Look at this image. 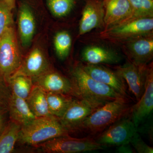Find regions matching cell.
Masks as SVG:
<instances>
[{"mask_svg":"<svg viewBox=\"0 0 153 153\" xmlns=\"http://www.w3.org/2000/svg\"><path fill=\"white\" fill-rule=\"evenodd\" d=\"M71 75V81L79 98L89 102L97 108L108 102L127 99L108 85L94 79L83 70L80 63L72 68Z\"/></svg>","mask_w":153,"mask_h":153,"instance_id":"obj_1","label":"cell"},{"mask_svg":"<svg viewBox=\"0 0 153 153\" xmlns=\"http://www.w3.org/2000/svg\"><path fill=\"white\" fill-rule=\"evenodd\" d=\"M126 98L108 102L95 110L85 118L78 130L95 134L104 130L108 126L124 117L131 108Z\"/></svg>","mask_w":153,"mask_h":153,"instance_id":"obj_2","label":"cell"},{"mask_svg":"<svg viewBox=\"0 0 153 153\" xmlns=\"http://www.w3.org/2000/svg\"><path fill=\"white\" fill-rule=\"evenodd\" d=\"M68 135L57 118L54 116L36 117L22 126L19 140L22 144L35 146L57 137Z\"/></svg>","mask_w":153,"mask_h":153,"instance_id":"obj_3","label":"cell"},{"mask_svg":"<svg viewBox=\"0 0 153 153\" xmlns=\"http://www.w3.org/2000/svg\"><path fill=\"white\" fill-rule=\"evenodd\" d=\"M153 17L136 19L102 30L98 38L102 41L121 45L138 36L153 33Z\"/></svg>","mask_w":153,"mask_h":153,"instance_id":"obj_4","label":"cell"},{"mask_svg":"<svg viewBox=\"0 0 153 153\" xmlns=\"http://www.w3.org/2000/svg\"><path fill=\"white\" fill-rule=\"evenodd\" d=\"M22 60L13 25L0 38V75L8 84L9 79L19 69Z\"/></svg>","mask_w":153,"mask_h":153,"instance_id":"obj_5","label":"cell"},{"mask_svg":"<svg viewBox=\"0 0 153 153\" xmlns=\"http://www.w3.org/2000/svg\"><path fill=\"white\" fill-rule=\"evenodd\" d=\"M44 153H77L103 149L105 147L90 137L76 138L68 135L57 137L35 146Z\"/></svg>","mask_w":153,"mask_h":153,"instance_id":"obj_6","label":"cell"},{"mask_svg":"<svg viewBox=\"0 0 153 153\" xmlns=\"http://www.w3.org/2000/svg\"><path fill=\"white\" fill-rule=\"evenodd\" d=\"M137 129L131 117L122 118L114 123L96 139V142L104 147L130 144Z\"/></svg>","mask_w":153,"mask_h":153,"instance_id":"obj_7","label":"cell"},{"mask_svg":"<svg viewBox=\"0 0 153 153\" xmlns=\"http://www.w3.org/2000/svg\"><path fill=\"white\" fill-rule=\"evenodd\" d=\"M128 61L137 66H144L153 57V33L136 37L121 44Z\"/></svg>","mask_w":153,"mask_h":153,"instance_id":"obj_8","label":"cell"},{"mask_svg":"<svg viewBox=\"0 0 153 153\" xmlns=\"http://www.w3.org/2000/svg\"><path fill=\"white\" fill-rule=\"evenodd\" d=\"M153 63L147 65L145 74V90L136 104L130 110L131 118L137 128L153 112Z\"/></svg>","mask_w":153,"mask_h":153,"instance_id":"obj_9","label":"cell"},{"mask_svg":"<svg viewBox=\"0 0 153 153\" xmlns=\"http://www.w3.org/2000/svg\"><path fill=\"white\" fill-rule=\"evenodd\" d=\"M32 80L34 85L46 92L62 94L80 99L71 80L52 69H49Z\"/></svg>","mask_w":153,"mask_h":153,"instance_id":"obj_10","label":"cell"},{"mask_svg":"<svg viewBox=\"0 0 153 153\" xmlns=\"http://www.w3.org/2000/svg\"><path fill=\"white\" fill-rule=\"evenodd\" d=\"M97 108L85 100L74 98L61 117L62 126L68 132L78 130L85 118Z\"/></svg>","mask_w":153,"mask_h":153,"instance_id":"obj_11","label":"cell"},{"mask_svg":"<svg viewBox=\"0 0 153 153\" xmlns=\"http://www.w3.org/2000/svg\"><path fill=\"white\" fill-rule=\"evenodd\" d=\"M87 74L94 79L111 87L117 93L128 99L125 82L115 71H113L102 64L80 63Z\"/></svg>","mask_w":153,"mask_h":153,"instance_id":"obj_12","label":"cell"},{"mask_svg":"<svg viewBox=\"0 0 153 153\" xmlns=\"http://www.w3.org/2000/svg\"><path fill=\"white\" fill-rule=\"evenodd\" d=\"M147 65L137 66L129 61L114 67L115 71L128 85L129 90L139 101L145 90V74Z\"/></svg>","mask_w":153,"mask_h":153,"instance_id":"obj_13","label":"cell"},{"mask_svg":"<svg viewBox=\"0 0 153 153\" xmlns=\"http://www.w3.org/2000/svg\"><path fill=\"white\" fill-rule=\"evenodd\" d=\"M104 10L102 0H86L79 22V35L82 36L96 28L103 29Z\"/></svg>","mask_w":153,"mask_h":153,"instance_id":"obj_14","label":"cell"},{"mask_svg":"<svg viewBox=\"0 0 153 153\" xmlns=\"http://www.w3.org/2000/svg\"><path fill=\"white\" fill-rule=\"evenodd\" d=\"M104 10L103 30L124 22L132 9L128 0H103Z\"/></svg>","mask_w":153,"mask_h":153,"instance_id":"obj_15","label":"cell"},{"mask_svg":"<svg viewBox=\"0 0 153 153\" xmlns=\"http://www.w3.org/2000/svg\"><path fill=\"white\" fill-rule=\"evenodd\" d=\"M49 69V63L44 53L41 49L36 48L22 60L19 69L12 76L22 75L33 79Z\"/></svg>","mask_w":153,"mask_h":153,"instance_id":"obj_16","label":"cell"},{"mask_svg":"<svg viewBox=\"0 0 153 153\" xmlns=\"http://www.w3.org/2000/svg\"><path fill=\"white\" fill-rule=\"evenodd\" d=\"M82 61L91 64H115L119 63L121 57L111 49L101 46H88L81 54Z\"/></svg>","mask_w":153,"mask_h":153,"instance_id":"obj_17","label":"cell"},{"mask_svg":"<svg viewBox=\"0 0 153 153\" xmlns=\"http://www.w3.org/2000/svg\"><path fill=\"white\" fill-rule=\"evenodd\" d=\"M18 26L22 45L28 47L35 35L36 24L33 11L26 4H22L19 9Z\"/></svg>","mask_w":153,"mask_h":153,"instance_id":"obj_18","label":"cell"},{"mask_svg":"<svg viewBox=\"0 0 153 153\" xmlns=\"http://www.w3.org/2000/svg\"><path fill=\"white\" fill-rule=\"evenodd\" d=\"M9 116L11 120L21 126L30 123L36 117L31 111L26 100L11 93L8 102Z\"/></svg>","mask_w":153,"mask_h":153,"instance_id":"obj_19","label":"cell"},{"mask_svg":"<svg viewBox=\"0 0 153 153\" xmlns=\"http://www.w3.org/2000/svg\"><path fill=\"white\" fill-rule=\"evenodd\" d=\"M26 100L30 110L36 117L53 116L49 112L47 92L41 88L34 85Z\"/></svg>","mask_w":153,"mask_h":153,"instance_id":"obj_20","label":"cell"},{"mask_svg":"<svg viewBox=\"0 0 153 153\" xmlns=\"http://www.w3.org/2000/svg\"><path fill=\"white\" fill-rule=\"evenodd\" d=\"M22 126L10 120L0 134V153H10L19 140Z\"/></svg>","mask_w":153,"mask_h":153,"instance_id":"obj_21","label":"cell"},{"mask_svg":"<svg viewBox=\"0 0 153 153\" xmlns=\"http://www.w3.org/2000/svg\"><path fill=\"white\" fill-rule=\"evenodd\" d=\"M46 92L49 112L52 116L58 119L63 115L75 98L70 96L62 94Z\"/></svg>","mask_w":153,"mask_h":153,"instance_id":"obj_22","label":"cell"},{"mask_svg":"<svg viewBox=\"0 0 153 153\" xmlns=\"http://www.w3.org/2000/svg\"><path fill=\"white\" fill-rule=\"evenodd\" d=\"M8 85L11 93L26 100L34 86L32 78L22 75L11 76Z\"/></svg>","mask_w":153,"mask_h":153,"instance_id":"obj_23","label":"cell"},{"mask_svg":"<svg viewBox=\"0 0 153 153\" xmlns=\"http://www.w3.org/2000/svg\"><path fill=\"white\" fill-rule=\"evenodd\" d=\"M128 1L132 9V13L126 21L120 23L136 19L153 17V0Z\"/></svg>","mask_w":153,"mask_h":153,"instance_id":"obj_24","label":"cell"},{"mask_svg":"<svg viewBox=\"0 0 153 153\" xmlns=\"http://www.w3.org/2000/svg\"><path fill=\"white\" fill-rule=\"evenodd\" d=\"M72 43L71 35L66 31H61L56 33L54 37V45L55 53L60 60H64L68 57Z\"/></svg>","mask_w":153,"mask_h":153,"instance_id":"obj_25","label":"cell"},{"mask_svg":"<svg viewBox=\"0 0 153 153\" xmlns=\"http://www.w3.org/2000/svg\"><path fill=\"white\" fill-rule=\"evenodd\" d=\"M49 10L57 18L65 17L74 8L75 0H47Z\"/></svg>","mask_w":153,"mask_h":153,"instance_id":"obj_26","label":"cell"},{"mask_svg":"<svg viewBox=\"0 0 153 153\" xmlns=\"http://www.w3.org/2000/svg\"><path fill=\"white\" fill-rule=\"evenodd\" d=\"M12 10L5 0H0V38L13 26Z\"/></svg>","mask_w":153,"mask_h":153,"instance_id":"obj_27","label":"cell"},{"mask_svg":"<svg viewBox=\"0 0 153 153\" xmlns=\"http://www.w3.org/2000/svg\"><path fill=\"white\" fill-rule=\"evenodd\" d=\"M138 153H153V148L147 144L143 140L137 131L132 138L130 143Z\"/></svg>","mask_w":153,"mask_h":153,"instance_id":"obj_28","label":"cell"},{"mask_svg":"<svg viewBox=\"0 0 153 153\" xmlns=\"http://www.w3.org/2000/svg\"><path fill=\"white\" fill-rule=\"evenodd\" d=\"M11 94L8 84L0 75V103L7 104Z\"/></svg>","mask_w":153,"mask_h":153,"instance_id":"obj_29","label":"cell"},{"mask_svg":"<svg viewBox=\"0 0 153 153\" xmlns=\"http://www.w3.org/2000/svg\"><path fill=\"white\" fill-rule=\"evenodd\" d=\"M10 120L7 104L0 103V134Z\"/></svg>","mask_w":153,"mask_h":153,"instance_id":"obj_30","label":"cell"},{"mask_svg":"<svg viewBox=\"0 0 153 153\" xmlns=\"http://www.w3.org/2000/svg\"><path fill=\"white\" fill-rule=\"evenodd\" d=\"M130 144L121 145L119 146L118 147L116 150L115 152L118 153H134V151L130 146Z\"/></svg>","mask_w":153,"mask_h":153,"instance_id":"obj_31","label":"cell"},{"mask_svg":"<svg viewBox=\"0 0 153 153\" xmlns=\"http://www.w3.org/2000/svg\"><path fill=\"white\" fill-rule=\"evenodd\" d=\"M6 2L8 4L9 6L12 8V9H13L15 6V3H16V0H5Z\"/></svg>","mask_w":153,"mask_h":153,"instance_id":"obj_32","label":"cell"},{"mask_svg":"<svg viewBox=\"0 0 153 153\" xmlns=\"http://www.w3.org/2000/svg\"><path fill=\"white\" fill-rule=\"evenodd\" d=\"M102 1H103V0H102Z\"/></svg>","mask_w":153,"mask_h":153,"instance_id":"obj_33","label":"cell"}]
</instances>
